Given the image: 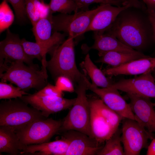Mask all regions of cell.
<instances>
[{"mask_svg":"<svg viewBox=\"0 0 155 155\" xmlns=\"http://www.w3.org/2000/svg\"><path fill=\"white\" fill-rule=\"evenodd\" d=\"M52 14L46 18L40 19L33 26L32 29L36 42L46 41L51 36L53 26Z\"/></svg>","mask_w":155,"mask_h":155,"instance_id":"cell-24","label":"cell"},{"mask_svg":"<svg viewBox=\"0 0 155 155\" xmlns=\"http://www.w3.org/2000/svg\"><path fill=\"white\" fill-rule=\"evenodd\" d=\"M69 143L62 136L61 139L42 144L24 146L21 154L38 155H65Z\"/></svg>","mask_w":155,"mask_h":155,"instance_id":"cell-18","label":"cell"},{"mask_svg":"<svg viewBox=\"0 0 155 155\" xmlns=\"http://www.w3.org/2000/svg\"><path fill=\"white\" fill-rule=\"evenodd\" d=\"M68 35L59 32H55L48 40L41 42H33L28 41L24 38L21 39L24 51L31 58H36L40 61L42 65H46V54L51 53L64 41Z\"/></svg>","mask_w":155,"mask_h":155,"instance_id":"cell-15","label":"cell"},{"mask_svg":"<svg viewBox=\"0 0 155 155\" xmlns=\"http://www.w3.org/2000/svg\"><path fill=\"white\" fill-rule=\"evenodd\" d=\"M153 71L154 72V73L155 74V68L153 70Z\"/></svg>","mask_w":155,"mask_h":155,"instance_id":"cell-39","label":"cell"},{"mask_svg":"<svg viewBox=\"0 0 155 155\" xmlns=\"http://www.w3.org/2000/svg\"><path fill=\"white\" fill-rule=\"evenodd\" d=\"M146 5L147 9L155 11V0H141Z\"/></svg>","mask_w":155,"mask_h":155,"instance_id":"cell-36","label":"cell"},{"mask_svg":"<svg viewBox=\"0 0 155 155\" xmlns=\"http://www.w3.org/2000/svg\"><path fill=\"white\" fill-rule=\"evenodd\" d=\"M80 66L91 79L92 83L100 88H110L113 83L106 77L103 71L99 69L91 60L87 53Z\"/></svg>","mask_w":155,"mask_h":155,"instance_id":"cell-22","label":"cell"},{"mask_svg":"<svg viewBox=\"0 0 155 155\" xmlns=\"http://www.w3.org/2000/svg\"><path fill=\"white\" fill-rule=\"evenodd\" d=\"M10 3L14 10L17 20L25 21L27 16L25 9V0H5Z\"/></svg>","mask_w":155,"mask_h":155,"instance_id":"cell-29","label":"cell"},{"mask_svg":"<svg viewBox=\"0 0 155 155\" xmlns=\"http://www.w3.org/2000/svg\"><path fill=\"white\" fill-rule=\"evenodd\" d=\"M147 155H155V138H154L148 146L147 151Z\"/></svg>","mask_w":155,"mask_h":155,"instance_id":"cell-37","label":"cell"},{"mask_svg":"<svg viewBox=\"0 0 155 155\" xmlns=\"http://www.w3.org/2000/svg\"><path fill=\"white\" fill-rule=\"evenodd\" d=\"M152 30L153 40L155 42V11L147 10Z\"/></svg>","mask_w":155,"mask_h":155,"instance_id":"cell-35","label":"cell"},{"mask_svg":"<svg viewBox=\"0 0 155 155\" xmlns=\"http://www.w3.org/2000/svg\"><path fill=\"white\" fill-rule=\"evenodd\" d=\"M62 92L59 90L55 85L47 84L42 89L34 94L38 96L62 97Z\"/></svg>","mask_w":155,"mask_h":155,"instance_id":"cell-32","label":"cell"},{"mask_svg":"<svg viewBox=\"0 0 155 155\" xmlns=\"http://www.w3.org/2000/svg\"><path fill=\"white\" fill-rule=\"evenodd\" d=\"M29 94L18 87L11 84L1 81L0 82V99H10L20 98L24 95Z\"/></svg>","mask_w":155,"mask_h":155,"instance_id":"cell-28","label":"cell"},{"mask_svg":"<svg viewBox=\"0 0 155 155\" xmlns=\"http://www.w3.org/2000/svg\"><path fill=\"white\" fill-rule=\"evenodd\" d=\"M19 98L41 112L46 118L51 114L71 108L75 100V98L68 99L63 97L38 96L34 93L24 95Z\"/></svg>","mask_w":155,"mask_h":155,"instance_id":"cell-11","label":"cell"},{"mask_svg":"<svg viewBox=\"0 0 155 155\" xmlns=\"http://www.w3.org/2000/svg\"><path fill=\"white\" fill-rule=\"evenodd\" d=\"M93 38L94 42L91 46L86 44L82 46V50L85 54L88 53L92 49L98 51V54L111 51L128 53L138 51L125 45L115 36L106 33L94 32Z\"/></svg>","mask_w":155,"mask_h":155,"instance_id":"cell-16","label":"cell"},{"mask_svg":"<svg viewBox=\"0 0 155 155\" xmlns=\"http://www.w3.org/2000/svg\"><path fill=\"white\" fill-rule=\"evenodd\" d=\"M99 7L94 9L80 11L73 14L61 13L52 16L53 33L63 32L69 36L76 38L85 33Z\"/></svg>","mask_w":155,"mask_h":155,"instance_id":"cell-7","label":"cell"},{"mask_svg":"<svg viewBox=\"0 0 155 155\" xmlns=\"http://www.w3.org/2000/svg\"><path fill=\"white\" fill-rule=\"evenodd\" d=\"M99 59L96 62L108 64L115 67L119 66L132 60L146 57L142 52L128 53L111 51L98 54Z\"/></svg>","mask_w":155,"mask_h":155,"instance_id":"cell-21","label":"cell"},{"mask_svg":"<svg viewBox=\"0 0 155 155\" xmlns=\"http://www.w3.org/2000/svg\"><path fill=\"white\" fill-rule=\"evenodd\" d=\"M22 145L13 128L0 126V153H7L10 155L21 154Z\"/></svg>","mask_w":155,"mask_h":155,"instance_id":"cell-19","label":"cell"},{"mask_svg":"<svg viewBox=\"0 0 155 155\" xmlns=\"http://www.w3.org/2000/svg\"><path fill=\"white\" fill-rule=\"evenodd\" d=\"M121 142L125 155H138L146 147L148 139L152 140V133L136 121L127 118L122 120Z\"/></svg>","mask_w":155,"mask_h":155,"instance_id":"cell-8","label":"cell"},{"mask_svg":"<svg viewBox=\"0 0 155 155\" xmlns=\"http://www.w3.org/2000/svg\"><path fill=\"white\" fill-rule=\"evenodd\" d=\"M90 107L92 136L99 143L103 144L115 131L100 113L90 106Z\"/></svg>","mask_w":155,"mask_h":155,"instance_id":"cell-20","label":"cell"},{"mask_svg":"<svg viewBox=\"0 0 155 155\" xmlns=\"http://www.w3.org/2000/svg\"><path fill=\"white\" fill-rule=\"evenodd\" d=\"M149 72L133 78L113 83L110 88L144 97L155 98V80Z\"/></svg>","mask_w":155,"mask_h":155,"instance_id":"cell-12","label":"cell"},{"mask_svg":"<svg viewBox=\"0 0 155 155\" xmlns=\"http://www.w3.org/2000/svg\"><path fill=\"white\" fill-rule=\"evenodd\" d=\"M24 63L16 61L5 67L0 71L1 81L9 82L25 92L42 89L47 84L46 67L42 66L40 70L36 65L27 66Z\"/></svg>","mask_w":155,"mask_h":155,"instance_id":"cell-2","label":"cell"},{"mask_svg":"<svg viewBox=\"0 0 155 155\" xmlns=\"http://www.w3.org/2000/svg\"><path fill=\"white\" fill-rule=\"evenodd\" d=\"M120 3H121L123 5H127L129 2V0H115Z\"/></svg>","mask_w":155,"mask_h":155,"instance_id":"cell-38","label":"cell"},{"mask_svg":"<svg viewBox=\"0 0 155 155\" xmlns=\"http://www.w3.org/2000/svg\"><path fill=\"white\" fill-rule=\"evenodd\" d=\"M36 10L40 19L46 18L52 14L49 4L40 0H33Z\"/></svg>","mask_w":155,"mask_h":155,"instance_id":"cell-33","label":"cell"},{"mask_svg":"<svg viewBox=\"0 0 155 155\" xmlns=\"http://www.w3.org/2000/svg\"><path fill=\"white\" fill-rule=\"evenodd\" d=\"M88 79L86 77L76 85L75 91L77 97L75 102L62 120L59 131L73 130L92 137L90 126V107L86 94Z\"/></svg>","mask_w":155,"mask_h":155,"instance_id":"cell-3","label":"cell"},{"mask_svg":"<svg viewBox=\"0 0 155 155\" xmlns=\"http://www.w3.org/2000/svg\"><path fill=\"white\" fill-rule=\"evenodd\" d=\"M121 131L119 129L105 141V144L98 155H125L121 145Z\"/></svg>","mask_w":155,"mask_h":155,"instance_id":"cell-25","label":"cell"},{"mask_svg":"<svg viewBox=\"0 0 155 155\" xmlns=\"http://www.w3.org/2000/svg\"><path fill=\"white\" fill-rule=\"evenodd\" d=\"M56 79L55 85L61 91L72 92L75 90L73 83L68 77L61 75Z\"/></svg>","mask_w":155,"mask_h":155,"instance_id":"cell-31","label":"cell"},{"mask_svg":"<svg viewBox=\"0 0 155 155\" xmlns=\"http://www.w3.org/2000/svg\"><path fill=\"white\" fill-rule=\"evenodd\" d=\"M41 1H44V0H40Z\"/></svg>","mask_w":155,"mask_h":155,"instance_id":"cell-40","label":"cell"},{"mask_svg":"<svg viewBox=\"0 0 155 155\" xmlns=\"http://www.w3.org/2000/svg\"><path fill=\"white\" fill-rule=\"evenodd\" d=\"M129 103L136 121L151 133L155 132V111L154 104L149 98L127 93Z\"/></svg>","mask_w":155,"mask_h":155,"instance_id":"cell-14","label":"cell"},{"mask_svg":"<svg viewBox=\"0 0 155 155\" xmlns=\"http://www.w3.org/2000/svg\"><path fill=\"white\" fill-rule=\"evenodd\" d=\"M33 60L25 53L19 36L7 29L6 38L0 42V68L16 61L32 65Z\"/></svg>","mask_w":155,"mask_h":155,"instance_id":"cell-10","label":"cell"},{"mask_svg":"<svg viewBox=\"0 0 155 155\" xmlns=\"http://www.w3.org/2000/svg\"><path fill=\"white\" fill-rule=\"evenodd\" d=\"M154 106H155V103H154Z\"/></svg>","mask_w":155,"mask_h":155,"instance_id":"cell-41","label":"cell"},{"mask_svg":"<svg viewBox=\"0 0 155 155\" xmlns=\"http://www.w3.org/2000/svg\"><path fill=\"white\" fill-rule=\"evenodd\" d=\"M7 3L3 0L0 5V33L8 29L14 20V15Z\"/></svg>","mask_w":155,"mask_h":155,"instance_id":"cell-27","label":"cell"},{"mask_svg":"<svg viewBox=\"0 0 155 155\" xmlns=\"http://www.w3.org/2000/svg\"><path fill=\"white\" fill-rule=\"evenodd\" d=\"M28 105L19 98L2 101L0 103V126L11 127L16 130L35 121L47 118Z\"/></svg>","mask_w":155,"mask_h":155,"instance_id":"cell-5","label":"cell"},{"mask_svg":"<svg viewBox=\"0 0 155 155\" xmlns=\"http://www.w3.org/2000/svg\"><path fill=\"white\" fill-rule=\"evenodd\" d=\"M89 101L90 106L106 119L115 131L119 128L121 122L125 118L107 106L100 98H94Z\"/></svg>","mask_w":155,"mask_h":155,"instance_id":"cell-23","label":"cell"},{"mask_svg":"<svg viewBox=\"0 0 155 155\" xmlns=\"http://www.w3.org/2000/svg\"><path fill=\"white\" fill-rule=\"evenodd\" d=\"M88 90H89L99 96L108 107L125 118L136 121L134 114L129 104L126 101L117 89L98 87L87 81Z\"/></svg>","mask_w":155,"mask_h":155,"instance_id":"cell-13","label":"cell"},{"mask_svg":"<svg viewBox=\"0 0 155 155\" xmlns=\"http://www.w3.org/2000/svg\"><path fill=\"white\" fill-rule=\"evenodd\" d=\"M76 3L80 11L89 10V7L94 3L109 4L117 6H123L120 2L115 0H73Z\"/></svg>","mask_w":155,"mask_h":155,"instance_id":"cell-30","label":"cell"},{"mask_svg":"<svg viewBox=\"0 0 155 155\" xmlns=\"http://www.w3.org/2000/svg\"><path fill=\"white\" fill-rule=\"evenodd\" d=\"M74 39L68 38L57 48L46 62V68L56 78L63 75L69 78L77 85L86 77L78 69L75 61Z\"/></svg>","mask_w":155,"mask_h":155,"instance_id":"cell-4","label":"cell"},{"mask_svg":"<svg viewBox=\"0 0 155 155\" xmlns=\"http://www.w3.org/2000/svg\"><path fill=\"white\" fill-rule=\"evenodd\" d=\"M25 9L27 16L33 26L40 18L36 10L33 0H25Z\"/></svg>","mask_w":155,"mask_h":155,"instance_id":"cell-34","label":"cell"},{"mask_svg":"<svg viewBox=\"0 0 155 155\" xmlns=\"http://www.w3.org/2000/svg\"><path fill=\"white\" fill-rule=\"evenodd\" d=\"M155 68V57L148 56L118 67L104 69L103 72L105 75L109 76L136 75L152 72Z\"/></svg>","mask_w":155,"mask_h":155,"instance_id":"cell-17","label":"cell"},{"mask_svg":"<svg viewBox=\"0 0 155 155\" xmlns=\"http://www.w3.org/2000/svg\"><path fill=\"white\" fill-rule=\"evenodd\" d=\"M62 123V120L51 118L40 119L15 131L23 146L40 144L50 142L59 131Z\"/></svg>","mask_w":155,"mask_h":155,"instance_id":"cell-6","label":"cell"},{"mask_svg":"<svg viewBox=\"0 0 155 155\" xmlns=\"http://www.w3.org/2000/svg\"><path fill=\"white\" fill-rule=\"evenodd\" d=\"M64 132L62 136L69 143L65 155H98L104 146L81 132L70 130Z\"/></svg>","mask_w":155,"mask_h":155,"instance_id":"cell-9","label":"cell"},{"mask_svg":"<svg viewBox=\"0 0 155 155\" xmlns=\"http://www.w3.org/2000/svg\"><path fill=\"white\" fill-rule=\"evenodd\" d=\"M51 13L57 12L61 13L70 14L76 13L79 9L73 0H50L49 4Z\"/></svg>","mask_w":155,"mask_h":155,"instance_id":"cell-26","label":"cell"},{"mask_svg":"<svg viewBox=\"0 0 155 155\" xmlns=\"http://www.w3.org/2000/svg\"><path fill=\"white\" fill-rule=\"evenodd\" d=\"M147 10L144 3L126 8L104 32L115 36L125 45L141 52L150 40H153Z\"/></svg>","mask_w":155,"mask_h":155,"instance_id":"cell-1","label":"cell"}]
</instances>
